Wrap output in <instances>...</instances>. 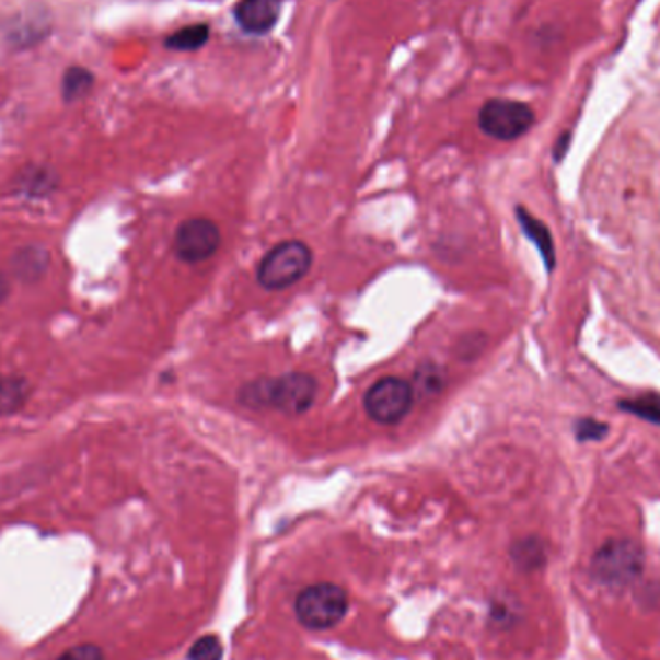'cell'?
Masks as SVG:
<instances>
[{"mask_svg":"<svg viewBox=\"0 0 660 660\" xmlns=\"http://www.w3.org/2000/svg\"><path fill=\"white\" fill-rule=\"evenodd\" d=\"M319 383L315 377L300 371L285 375L259 377L238 391V400L245 408L270 409L282 416L298 417L310 412L317 400Z\"/></svg>","mask_w":660,"mask_h":660,"instance_id":"obj_1","label":"cell"},{"mask_svg":"<svg viewBox=\"0 0 660 660\" xmlns=\"http://www.w3.org/2000/svg\"><path fill=\"white\" fill-rule=\"evenodd\" d=\"M313 265L310 245L300 240H286L270 247L257 267V282L270 292L298 285Z\"/></svg>","mask_w":660,"mask_h":660,"instance_id":"obj_2","label":"cell"},{"mask_svg":"<svg viewBox=\"0 0 660 660\" xmlns=\"http://www.w3.org/2000/svg\"><path fill=\"white\" fill-rule=\"evenodd\" d=\"M591 570L599 583L622 589L644 570V548L632 539H611L597 551Z\"/></svg>","mask_w":660,"mask_h":660,"instance_id":"obj_3","label":"cell"},{"mask_svg":"<svg viewBox=\"0 0 660 660\" xmlns=\"http://www.w3.org/2000/svg\"><path fill=\"white\" fill-rule=\"evenodd\" d=\"M416 404L412 383L400 377H383L369 386L363 396V409L371 421L391 427L408 417Z\"/></svg>","mask_w":660,"mask_h":660,"instance_id":"obj_4","label":"cell"},{"mask_svg":"<svg viewBox=\"0 0 660 660\" xmlns=\"http://www.w3.org/2000/svg\"><path fill=\"white\" fill-rule=\"evenodd\" d=\"M348 612V595L335 583H317L303 589L296 599V616L308 629L336 626Z\"/></svg>","mask_w":660,"mask_h":660,"instance_id":"obj_5","label":"cell"},{"mask_svg":"<svg viewBox=\"0 0 660 660\" xmlns=\"http://www.w3.org/2000/svg\"><path fill=\"white\" fill-rule=\"evenodd\" d=\"M479 128L485 136L498 141L520 139L535 124L530 105L513 99H489L479 111Z\"/></svg>","mask_w":660,"mask_h":660,"instance_id":"obj_6","label":"cell"},{"mask_svg":"<svg viewBox=\"0 0 660 660\" xmlns=\"http://www.w3.org/2000/svg\"><path fill=\"white\" fill-rule=\"evenodd\" d=\"M222 244L219 224L205 217L184 220L174 234V253L180 262L196 265L211 259Z\"/></svg>","mask_w":660,"mask_h":660,"instance_id":"obj_7","label":"cell"},{"mask_svg":"<svg viewBox=\"0 0 660 660\" xmlns=\"http://www.w3.org/2000/svg\"><path fill=\"white\" fill-rule=\"evenodd\" d=\"M282 12V0H240L234 18L240 30L250 35H267L275 30Z\"/></svg>","mask_w":660,"mask_h":660,"instance_id":"obj_8","label":"cell"},{"mask_svg":"<svg viewBox=\"0 0 660 660\" xmlns=\"http://www.w3.org/2000/svg\"><path fill=\"white\" fill-rule=\"evenodd\" d=\"M516 217H518V222L522 227L523 234L530 238L531 242L537 247L539 253H541L546 270L553 273V269L556 267V250L553 236H551V230L546 229L541 220L535 219L528 209H523L522 205L516 209Z\"/></svg>","mask_w":660,"mask_h":660,"instance_id":"obj_9","label":"cell"},{"mask_svg":"<svg viewBox=\"0 0 660 660\" xmlns=\"http://www.w3.org/2000/svg\"><path fill=\"white\" fill-rule=\"evenodd\" d=\"M409 383H412V389H414V394H416V402L419 398H435V396H439L440 392L444 391L447 373L437 363L425 361V363L417 367L414 379Z\"/></svg>","mask_w":660,"mask_h":660,"instance_id":"obj_10","label":"cell"},{"mask_svg":"<svg viewBox=\"0 0 660 660\" xmlns=\"http://www.w3.org/2000/svg\"><path fill=\"white\" fill-rule=\"evenodd\" d=\"M211 37V27L207 24H194L182 27L178 32L166 37L164 47L178 53H192V50L204 49Z\"/></svg>","mask_w":660,"mask_h":660,"instance_id":"obj_11","label":"cell"},{"mask_svg":"<svg viewBox=\"0 0 660 660\" xmlns=\"http://www.w3.org/2000/svg\"><path fill=\"white\" fill-rule=\"evenodd\" d=\"M27 384L18 377L0 375V416H9L24 406Z\"/></svg>","mask_w":660,"mask_h":660,"instance_id":"obj_12","label":"cell"},{"mask_svg":"<svg viewBox=\"0 0 660 660\" xmlns=\"http://www.w3.org/2000/svg\"><path fill=\"white\" fill-rule=\"evenodd\" d=\"M513 563L522 570L533 571L545 564V545L537 537H525L512 546Z\"/></svg>","mask_w":660,"mask_h":660,"instance_id":"obj_13","label":"cell"},{"mask_svg":"<svg viewBox=\"0 0 660 660\" xmlns=\"http://www.w3.org/2000/svg\"><path fill=\"white\" fill-rule=\"evenodd\" d=\"M93 88V73L85 70L82 66H73L66 70L65 80H62V95L66 101H80L85 97Z\"/></svg>","mask_w":660,"mask_h":660,"instance_id":"obj_14","label":"cell"},{"mask_svg":"<svg viewBox=\"0 0 660 660\" xmlns=\"http://www.w3.org/2000/svg\"><path fill=\"white\" fill-rule=\"evenodd\" d=\"M618 408L634 416L641 417L645 421L660 424V398L657 394H644L639 398L620 400Z\"/></svg>","mask_w":660,"mask_h":660,"instance_id":"obj_15","label":"cell"},{"mask_svg":"<svg viewBox=\"0 0 660 660\" xmlns=\"http://www.w3.org/2000/svg\"><path fill=\"white\" fill-rule=\"evenodd\" d=\"M222 644L217 636H205L197 639L192 651L188 652L189 660H220L222 659Z\"/></svg>","mask_w":660,"mask_h":660,"instance_id":"obj_16","label":"cell"},{"mask_svg":"<svg viewBox=\"0 0 660 660\" xmlns=\"http://www.w3.org/2000/svg\"><path fill=\"white\" fill-rule=\"evenodd\" d=\"M609 435V425L603 421H597L591 417L579 419L576 424V437L581 442H591V440H603Z\"/></svg>","mask_w":660,"mask_h":660,"instance_id":"obj_17","label":"cell"},{"mask_svg":"<svg viewBox=\"0 0 660 660\" xmlns=\"http://www.w3.org/2000/svg\"><path fill=\"white\" fill-rule=\"evenodd\" d=\"M57 660H105V657L97 645L83 644L62 652Z\"/></svg>","mask_w":660,"mask_h":660,"instance_id":"obj_18","label":"cell"},{"mask_svg":"<svg viewBox=\"0 0 660 660\" xmlns=\"http://www.w3.org/2000/svg\"><path fill=\"white\" fill-rule=\"evenodd\" d=\"M568 143H570V136L568 134H564L560 141H558V146L555 147L556 159L560 161L563 159L564 153H566V149H568Z\"/></svg>","mask_w":660,"mask_h":660,"instance_id":"obj_19","label":"cell"}]
</instances>
